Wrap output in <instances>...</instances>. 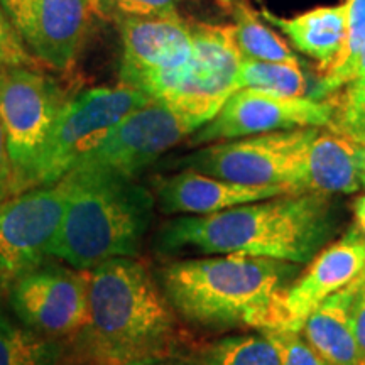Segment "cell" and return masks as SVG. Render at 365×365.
Returning <instances> with one entry per match:
<instances>
[{
	"instance_id": "d590c367",
	"label": "cell",
	"mask_w": 365,
	"mask_h": 365,
	"mask_svg": "<svg viewBox=\"0 0 365 365\" xmlns=\"http://www.w3.org/2000/svg\"><path fill=\"white\" fill-rule=\"evenodd\" d=\"M364 274H365V271H364Z\"/></svg>"
},
{
	"instance_id": "44dd1931",
	"label": "cell",
	"mask_w": 365,
	"mask_h": 365,
	"mask_svg": "<svg viewBox=\"0 0 365 365\" xmlns=\"http://www.w3.org/2000/svg\"><path fill=\"white\" fill-rule=\"evenodd\" d=\"M346 34L335 59L322 70L313 100H325L345 86V76L365 46V0H346Z\"/></svg>"
},
{
	"instance_id": "f1b7e54d",
	"label": "cell",
	"mask_w": 365,
	"mask_h": 365,
	"mask_svg": "<svg viewBox=\"0 0 365 365\" xmlns=\"http://www.w3.org/2000/svg\"><path fill=\"white\" fill-rule=\"evenodd\" d=\"M14 195V170L11 156H9L6 132L0 122V200H6Z\"/></svg>"
},
{
	"instance_id": "d6a6232c",
	"label": "cell",
	"mask_w": 365,
	"mask_h": 365,
	"mask_svg": "<svg viewBox=\"0 0 365 365\" xmlns=\"http://www.w3.org/2000/svg\"><path fill=\"white\" fill-rule=\"evenodd\" d=\"M354 217H355V228L365 240V195L359 196L354 203Z\"/></svg>"
},
{
	"instance_id": "603a6c76",
	"label": "cell",
	"mask_w": 365,
	"mask_h": 365,
	"mask_svg": "<svg viewBox=\"0 0 365 365\" xmlns=\"http://www.w3.org/2000/svg\"><path fill=\"white\" fill-rule=\"evenodd\" d=\"M237 83L239 90L252 88L282 97H304L308 90L299 61L271 63L242 58Z\"/></svg>"
},
{
	"instance_id": "ffe728a7",
	"label": "cell",
	"mask_w": 365,
	"mask_h": 365,
	"mask_svg": "<svg viewBox=\"0 0 365 365\" xmlns=\"http://www.w3.org/2000/svg\"><path fill=\"white\" fill-rule=\"evenodd\" d=\"M230 7L234 16V41L242 58L271 63L298 61L284 41L261 22L259 12H255L245 0L234 2Z\"/></svg>"
},
{
	"instance_id": "d6986e66",
	"label": "cell",
	"mask_w": 365,
	"mask_h": 365,
	"mask_svg": "<svg viewBox=\"0 0 365 365\" xmlns=\"http://www.w3.org/2000/svg\"><path fill=\"white\" fill-rule=\"evenodd\" d=\"M269 24L281 29L298 51L319 63L322 70L330 65L341 49L346 34V4L318 7L301 16L282 19L269 11L261 12Z\"/></svg>"
},
{
	"instance_id": "f546056e",
	"label": "cell",
	"mask_w": 365,
	"mask_h": 365,
	"mask_svg": "<svg viewBox=\"0 0 365 365\" xmlns=\"http://www.w3.org/2000/svg\"><path fill=\"white\" fill-rule=\"evenodd\" d=\"M362 286H360L357 296H355L354 304H352V322H354V330L355 336H357V344L362 354L364 365H365V274Z\"/></svg>"
},
{
	"instance_id": "4fadbf2b",
	"label": "cell",
	"mask_w": 365,
	"mask_h": 365,
	"mask_svg": "<svg viewBox=\"0 0 365 365\" xmlns=\"http://www.w3.org/2000/svg\"><path fill=\"white\" fill-rule=\"evenodd\" d=\"M22 43L46 70L66 73L88 38L93 0H0Z\"/></svg>"
},
{
	"instance_id": "7a4b0ae2",
	"label": "cell",
	"mask_w": 365,
	"mask_h": 365,
	"mask_svg": "<svg viewBox=\"0 0 365 365\" xmlns=\"http://www.w3.org/2000/svg\"><path fill=\"white\" fill-rule=\"evenodd\" d=\"M301 264L252 255L171 261L156 279L181 322L207 331L281 330L284 298Z\"/></svg>"
},
{
	"instance_id": "6da1fadb",
	"label": "cell",
	"mask_w": 365,
	"mask_h": 365,
	"mask_svg": "<svg viewBox=\"0 0 365 365\" xmlns=\"http://www.w3.org/2000/svg\"><path fill=\"white\" fill-rule=\"evenodd\" d=\"M336 212L330 195H282L208 213L181 215L159 227L154 245L161 254H242L308 264L335 235Z\"/></svg>"
},
{
	"instance_id": "2e32d148",
	"label": "cell",
	"mask_w": 365,
	"mask_h": 365,
	"mask_svg": "<svg viewBox=\"0 0 365 365\" xmlns=\"http://www.w3.org/2000/svg\"><path fill=\"white\" fill-rule=\"evenodd\" d=\"M154 198L168 215H208L222 210L282 195H298L284 186H244L182 170L153 181Z\"/></svg>"
},
{
	"instance_id": "3957f363",
	"label": "cell",
	"mask_w": 365,
	"mask_h": 365,
	"mask_svg": "<svg viewBox=\"0 0 365 365\" xmlns=\"http://www.w3.org/2000/svg\"><path fill=\"white\" fill-rule=\"evenodd\" d=\"M180 323L144 262L112 259L90 269L88 322L76 352L93 365L175 355L185 344Z\"/></svg>"
},
{
	"instance_id": "9a60e30c",
	"label": "cell",
	"mask_w": 365,
	"mask_h": 365,
	"mask_svg": "<svg viewBox=\"0 0 365 365\" xmlns=\"http://www.w3.org/2000/svg\"><path fill=\"white\" fill-rule=\"evenodd\" d=\"M299 272L284 298L281 330L299 333L307 318L323 301L345 289L365 271V240L355 227L340 240L322 249Z\"/></svg>"
},
{
	"instance_id": "4dcf8cb0",
	"label": "cell",
	"mask_w": 365,
	"mask_h": 365,
	"mask_svg": "<svg viewBox=\"0 0 365 365\" xmlns=\"http://www.w3.org/2000/svg\"><path fill=\"white\" fill-rule=\"evenodd\" d=\"M120 365H200L198 359L188 357V355L175 354V355H161V357H148L132 360Z\"/></svg>"
},
{
	"instance_id": "7c38bea8",
	"label": "cell",
	"mask_w": 365,
	"mask_h": 365,
	"mask_svg": "<svg viewBox=\"0 0 365 365\" xmlns=\"http://www.w3.org/2000/svg\"><path fill=\"white\" fill-rule=\"evenodd\" d=\"M191 134L195 129L188 122L153 100L113 127L103 143L71 171H98L134 180Z\"/></svg>"
},
{
	"instance_id": "8992f818",
	"label": "cell",
	"mask_w": 365,
	"mask_h": 365,
	"mask_svg": "<svg viewBox=\"0 0 365 365\" xmlns=\"http://www.w3.org/2000/svg\"><path fill=\"white\" fill-rule=\"evenodd\" d=\"M150 102L153 98L143 90L124 83L91 86L73 95L53 127L26 190L56 185L103 143L113 127Z\"/></svg>"
},
{
	"instance_id": "d4e9b609",
	"label": "cell",
	"mask_w": 365,
	"mask_h": 365,
	"mask_svg": "<svg viewBox=\"0 0 365 365\" xmlns=\"http://www.w3.org/2000/svg\"><path fill=\"white\" fill-rule=\"evenodd\" d=\"M333 105L330 129L340 130L352 139L365 137V78L345 85L341 93L328 97Z\"/></svg>"
},
{
	"instance_id": "277c9868",
	"label": "cell",
	"mask_w": 365,
	"mask_h": 365,
	"mask_svg": "<svg viewBox=\"0 0 365 365\" xmlns=\"http://www.w3.org/2000/svg\"><path fill=\"white\" fill-rule=\"evenodd\" d=\"M66 210L49 255L80 271L137 257L154 218L156 198L135 180L71 171L61 180Z\"/></svg>"
},
{
	"instance_id": "cb8c5ba5",
	"label": "cell",
	"mask_w": 365,
	"mask_h": 365,
	"mask_svg": "<svg viewBox=\"0 0 365 365\" xmlns=\"http://www.w3.org/2000/svg\"><path fill=\"white\" fill-rule=\"evenodd\" d=\"M58 354L54 341L0 319V365H54Z\"/></svg>"
},
{
	"instance_id": "484cf974",
	"label": "cell",
	"mask_w": 365,
	"mask_h": 365,
	"mask_svg": "<svg viewBox=\"0 0 365 365\" xmlns=\"http://www.w3.org/2000/svg\"><path fill=\"white\" fill-rule=\"evenodd\" d=\"M180 0H93L95 14L115 26L127 21L173 16Z\"/></svg>"
},
{
	"instance_id": "9c48e42d",
	"label": "cell",
	"mask_w": 365,
	"mask_h": 365,
	"mask_svg": "<svg viewBox=\"0 0 365 365\" xmlns=\"http://www.w3.org/2000/svg\"><path fill=\"white\" fill-rule=\"evenodd\" d=\"M65 210L61 181L0 200V279L16 282L49 257Z\"/></svg>"
},
{
	"instance_id": "8fae6325",
	"label": "cell",
	"mask_w": 365,
	"mask_h": 365,
	"mask_svg": "<svg viewBox=\"0 0 365 365\" xmlns=\"http://www.w3.org/2000/svg\"><path fill=\"white\" fill-rule=\"evenodd\" d=\"M333 105L328 98L282 97L252 88L237 90L217 115L190 135V145H205L271 132L328 127Z\"/></svg>"
},
{
	"instance_id": "836d02e7",
	"label": "cell",
	"mask_w": 365,
	"mask_h": 365,
	"mask_svg": "<svg viewBox=\"0 0 365 365\" xmlns=\"http://www.w3.org/2000/svg\"><path fill=\"white\" fill-rule=\"evenodd\" d=\"M359 145V161H360V181L365 186V137L362 139H354Z\"/></svg>"
},
{
	"instance_id": "30bf717a",
	"label": "cell",
	"mask_w": 365,
	"mask_h": 365,
	"mask_svg": "<svg viewBox=\"0 0 365 365\" xmlns=\"http://www.w3.org/2000/svg\"><path fill=\"white\" fill-rule=\"evenodd\" d=\"M122 41L120 83L161 100L175 85L193 53L190 21L178 14L127 21L118 26Z\"/></svg>"
},
{
	"instance_id": "5bb4252c",
	"label": "cell",
	"mask_w": 365,
	"mask_h": 365,
	"mask_svg": "<svg viewBox=\"0 0 365 365\" xmlns=\"http://www.w3.org/2000/svg\"><path fill=\"white\" fill-rule=\"evenodd\" d=\"M88 293L90 271L38 267L14 282L11 303L34 331L66 335L88 322Z\"/></svg>"
},
{
	"instance_id": "ac0fdd59",
	"label": "cell",
	"mask_w": 365,
	"mask_h": 365,
	"mask_svg": "<svg viewBox=\"0 0 365 365\" xmlns=\"http://www.w3.org/2000/svg\"><path fill=\"white\" fill-rule=\"evenodd\" d=\"M359 145L344 132L318 127L307 158L304 190L323 195H350L360 190Z\"/></svg>"
},
{
	"instance_id": "1f68e13d",
	"label": "cell",
	"mask_w": 365,
	"mask_h": 365,
	"mask_svg": "<svg viewBox=\"0 0 365 365\" xmlns=\"http://www.w3.org/2000/svg\"><path fill=\"white\" fill-rule=\"evenodd\" d=\"M360 78H365V46H364L362 51H360L357 59L354 61V65L350 66L349 73H346L345 85L352 83V81L360 80Z\"/></svg>"
},
{
	"instance_id": "52a82bcc",
	"label": "cell",
	"mask_w": 365,
	"mask_h": 365,
	"mask_svg": "<svg viewBox=\"0 0 365 365\" xmlns=\"http://www.w3.org/2000/svg\"><path fill=\"white\" fill-rule=\"evenodd\" d=\"M73 95L61 80L41 68L0 70V122L14 170V195L26 191L53 127Z\"/></svg>"
},
{
	"instance_id": "e0dca14e",
	"label": "cell",
	"mask_w": 365,
	"mask_h": 365,
	"mask_svg": "<svg viewBox=\"0 0 365 365\" xmlns=\"http://www.w3.org/2000/svg\"><path fill=\"white\" fill-rule=\"evenodd\" d=\"M364 276L323 301L299 333L327 365H364L352 322V304Z\"/></svg>"
},
{
	"instance_id": "5b68a950",
	"label": "cell",
	"mask_w": 365,
	"mask_h": 365,
	"mask_svg": "<svg viewBox=\"0 0 365 365\" xmlns=\"http://www.w3.org/2000/svg\"><path fill=\"white\" fill-rule=\"evenodd\" d=\"M318 127L271 132L205 145L175 166L244 186H284L307 193V158Z\"/></svg>"
},
{
	"instance_id": "83f0119b",
	"label": "cell",
	"mask_w": 365,
	"mask_h": 365,
	"mask_svg": "<svg viewBox=\"0 0 365 365\" xmlns=\"http://www.w3.org/2000/svg\"><path fill=\"white\" fill-rule=\"evenodd\" d=\"M262 333L276 345L281 365H327L325 360L314 352L299 333L284 330H269Z\"/></svg>"
},
{
	"instance_id": "7402d4cb",
	"label": "cell",
	"mask_w": 365,
	"mask_h": 365,
	"mask_svg": "<svg viewBox=\"0 0 365 365\" xmlns=\"http://www.w3.org/2000/svg\"><path fill=\"white\" fill-rule=\"evenodd\" d=\"M200 365H281L276 345L264 333H237L205 346Z\"/></svg>"
},
{
	"instance_id": "ba28073f",
	"label": "cell",
	"mask_w": 365,
	"mask_h": 365,
	"mask_svg": "<svg viewBox=\"0 0 365 365\" xmlns=\"http://www.w3.org/2000/svg\"><path fill=\"white\" fill-rule=\"evenodd\" d=\"M190 29L193 41L190 63L170 91L156 102L171 108L196 132L239 90L242 54L232 26L190 21Z\"/></svg>"
},
{
	"instance_id": "e575fe53",
	"label": "cell",
	"mask_w": 365,
	"mask_h": 365,
	"mask_svg": "<svg viewBox=\"0 0 365 365\" xmlns=\"http://www.w3.org/2000/svg\"><path fill=\"white\" fill-rule=\"evenodd\" d=\"M217 2L223 4V6H232L234 2H239V0H217Z\"/></svg>"
},
{
	"instance_id": "4316f807",
	"label": "cell",
	"mask_w": 365,
	"mask_h": 365,
	"mask_svg": "<svg viewBox=\"0 0 365 365\" xmlns=\"http://www.w3.org/2000/svg\"><path fill=\"white\" fill-rule=\"evenodd\" d=\"M7 68H46L27 51L22 39L17 34L16 27L0 6V70Z\"/></svg>"
}]
</instances>
